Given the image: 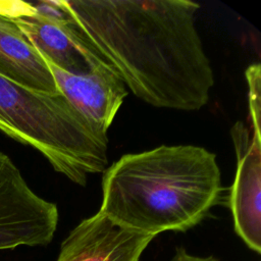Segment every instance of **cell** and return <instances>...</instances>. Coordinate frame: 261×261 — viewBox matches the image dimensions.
I'll return each instance as SVG.
<instances>
[{"mask_svg":"<svg viewBox=\"0 0 261 261\" xmlns=\"http://www.w3.org/2000/svg\"><path fill=\"white\" fill-rule=\"evenodd\" d=\"M154 238L119 225L98 211L69 232L56 261H140Z\"/></svg>","mask_w":261,"mask_h":261,"instance_id":"obj_6","label":"cell"},{"mask_svg":"<svg viewBox=\"0 0 261 261\" xmlns=\"http://www.w3.org/2000/svg\"><path fill=\"white\" fill-rule=\"evenodd\" d=\"M172 261H218L214 257H197L188 254L182 248L176 250Z\"/></svg>","mask_w":261,"mask_h":261,"instance_id":"obj_12","label":"cell"},{"mask_svg":"<svg viewBox=\"0 0 261 261\" xmlns=\"http://www.w3.org/2000/svg\"><path fill=\"white\" fill-rule=\"evenodd\" d=\"M0 73L31 90L61 94L40 52L13 20L0 17Z\"/></svg>","mask_w":261,"mask_h":261,"instance_id":"obj_9","label":"cell"},{"mask_svg":"<svg viewBox=\"0 0 261 261\" xmlns=\"http://www.w3.org/2000/svg\"><path fill=\"white\" fill-rule=\"evenodd\" d=\"M0 130L37 149L55 171L83 187L108 162L107 132L62 94L31 90L1 73Z\"/></svg>","mask_w":261,"mask_h":261,"instance_id":"obj_3","label":"cell"},{"mask_svg":"<svg viewBox=\"0 0 261 261\" xmlns=\"http://www.w3.org/2000/svg\"><path fill=\"white\" fill-rule=\"evenodd\" d=\"M248 82L249 112L252 123V133L261 136V66L259 63L251 64L246 69Z\"/></svg>","mask_w":261,"mask_h":261,"instance_id":"obj_10","label":"cell"},{"mask_svg":"<svg viewBox=\"0 0 261 261\" xmlns=\"http://www.w3.org/2000/svg\"><path fill=\"white\" fill-rule=\"evenodd\" d=\"M237 170L229 207L237 234L249 249L261 253V136L242 121L230 129Z\"/></svg>","mask_w":261,"mask_h":261,"instance_id":"obj_5","label":"cell"},{"mask_svg":"<svg viewBox=\"0 0 261 261\" xmlns=\"http://www.w3.org/2000/svg\"><path fill=\"white\" fill-rule=\"evenodd\" d=\"M73 21L135 96L155 106H205L214 73L190 0H63Z\"/></svg>","mask_w":261,"mask_h":261,"instance_id":"obj_1","label":"cell"},{"mask_svg":"<svg viewBox=\"0 0 261 261\" xmlns=\"http://www.w3.org/2000/svg\"><path fill=\"white\" fill-rule=\"evenodd\" d=\"M45 61L59 92L87 118L107 132L127 96L121 79L104 60L81 75L68 73Z\"/></svg>","mask_w":261,"mask_h":261,"instance_id":"obj_8","label":"cell"},{"mask_svg":"<svg viewBox=\"0 0 261 261\" xmlns=\"http://www.w3.org/2000/svg\"><path fill=\"white\" fill-rule=\"evenodd\" d=\"M214 153L162 145L121 156L104 170L100 212L124 227L156 237L199 224L221 197Z\"/></svg>","mask_w":261,"mask_h":261,"instance_id":"obj_2","label":"cell"},{"mask_svg":"<svg viewBox=\"0 0 261 261\" xmlns=\"http://www.w3.org/2000/svg\"><path fill=\"white\" fill-rule=\"evenodd\" d=\"M13 21L46 60L68 73L86 74L103 61L71 16L56 21L35 11Z\"/></svg>","mask_w":261,"mask_h":261,"instance_id":"obj_7","label":"cell"},{"mask_svg":"<svg viewBox=\"0 0 261 261\" xmlns=\"http://www.w3.org/2000/svg\"><path fill=\"white\" fill-rule=\"evenodd\" d=\"M35 13L31 3L17 0H0V17L14 20L18 17Z\"/></svg>","mask_w":261,"mask_h":261,"instance_id":"obj_11","label":"cell"},{"mask_svg":"<svg viewBox=\"0 0 261 261\" xmlns=\"http://www.w3.org/2000/svg\"><path fill=\"white\" fill-rule=\"evenodd\" d=\"M58 217L57 206L37 195L11 158L0 151V250L48 245Z\"/></svg>","mask_w":261,"mask_h":261,"instance_id":"obj_4","label":"cell"}]
</instances>
